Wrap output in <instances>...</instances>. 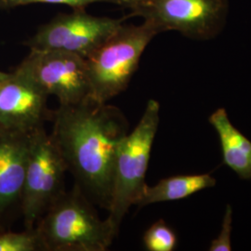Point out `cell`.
Masks as SVG:
<instances>
[{
    "label": "cell",
    "instance_id": "1",
    "mask_svg": "<svg viewBox=\"0 0 251 251\" xmlns=\"http://www.w3.org/2000/svg\"><path fill=\"white\" fill-rule=\"evenodd\" d=\"M51 137L67 170L100 206L108 210L112 196L117 148L127 134L119 109L88 98L63 105L51 114Z\"/></svg>",
    "mask_w": 251,
    "mask_h": 251
},
{
    "label": "cell",
    "instance_id": "2",
    "mask_svg": "<svg viewBox=\"0 0 251 251\" xmlns=\"http://www.w3.org/2000/svg\"><path fill=\"white\" fill-rule=\"evenodd\" d=\"M44 251H107L117 230L107 218L100 220L81 188L63 193L36 228Z\"/></svg>",
    "mask_w": 251,
    "mask_h": 251
},
{
    "label": "cell",
    "instance_id": "3",
    "mask_svg": "<svg viewBox=\"0 0 251 251\" xmlns=\"http://www.w3.org/2000/svg\"><path fill=\"white\" fill-rule=\"evenodd\" d=\"M158 34V28L148 21L139 25L123 23L85 59L90 80V98L106 103L125 91L139 68L146 47Z\"/></svg>",
    "mask_w": 251,
    "mask_h": 251
},
{
    "label": "cell",
    "instance_id": "4",
    "mask_svg": "<svg viewBox=\"0 0 251 251\" xmlns=\"http://www.w3.org/2000/svg\"><path fill=\"white\" fill-rule=\"evenodd\" d=\"M159 103L150 100L138 125L118 145L107 217L117 232L129 207L137 205L147 186L145 176L159 125Z\"/></svg>",
    "mask_w": 251,
    "mask_h": 251
},
{
    "label": "cell",
    "instance_id": "5",
    "mask_svg": "<svg viewBox=\"0 0 251 251\" xmlns=\"http://www.w3.org/2000/svg\"><path fill=\"white\" fill-rule=\"evenodd\" d=\"M130 16L148 21L162 32L177 31L195 40L215 38L224 29L228 0H132Z\"/></svg>",
    "mask_w": 251,
    "mask_h": 251
},
{
    "label": "cell",
    "instance_id": "6",
    "mask_svg": "<svg viewBox=\"0 0 251 251\" xmlns=\"http://www.w3.org/2000/svg\"><path fill=\"white\" fill-rule=\"evenodd\" d=\"M67 166L58 146L41 126L32 132L26 171L22 192L27 229L34 225L64 193Z\"/></svg>",
    "mask_w": 251,
    "mask_h": 251
},
{
    "label": "cell",
    "instance_id": "7",
    "mask_svg": "<svg viewBox=\"0 0 251 251\" xmlns=\"http://www.w3.org/2000/svg\"><path fill=\"white\" fill-rule=\"evenodd\" d=\"M124 19L99 17L85 9L60 13L38 27L25 45L30 50H60L87 58L112 36Z\"/></svg>",
    "mask_w": 251,
    "mask_h": 251
},
{
    "label": "cell",
    "instance_id": "8",
    "mask_svg": "<svg viewBox=\"0 0 251 251\" xmlns=\"http://www.w3.org/2000/svg\"><path fill=\"white\" fill-rule=\"evenodd\" d=\"M17 72L34 82L60 104H75L90 98V87L85 58L60 50H30Z\"/></svg>",
    "mask_w": 251,
    "mask_h": 251
},
{
    "label": "cell",
    "instance_id": "9",
    "mask_svg": "<svg viewBox=\"0 0 251 251\" xmlns=\"http://www.w3.org/2000/svg\"><path fill=\"white\" fill-rule=\"evenodd\" d=\"M49 96L34 82L15 71L0 84V127L32 132L49 117Z\"/></svg>",
    "mask_w": 251,
    "mask_h": 251
},
{
    "label": "cell",
    "instance_id": "10",
    "mask_svg": "<svg viewBox=\"0 0 251 251\" xmlns=\"http://www.w3.org/2000/svg\"><path fill=\"white\" fill-rule=\"evenodd\" d=\"M32 132L0 135V211L22 197Z\"/></svg>",
    "mask_w": 251,
    "mask_h": 251
},
{
    "label": "cell",
    "instance_id": "11",
    "mask_svg": "<svg viewBox=\"0 0 251 251\" xmlns=\"http://www.w3.org/2000/svg\"><path fill=\"white\" fill-rule=\"evenodd\" d=\"M219 137L224 164L242 179H251V142L231 123L225 108L208 118Z\"/></svg>",
    "mask_w": 251,
    "mask_h": 251
},
{
    "label": "cell",
    "instance_id": "12",
    "mask_svg": "<svg viewBox=\"0 0 251 251\" xmlns=\"http://www.w3.org/2000/svg\"><path fill=\"white\" fill-rule=\"evenodd\" d=\"M215 184V178L206 173L172 176L160 179L154 186L147 185L137 206L181 200Z\"/></svg>",
    "mask_w": 251,
    "mask_h": 251
},
{
    "label": "cell",
    "instance_id": "13",
    "mask_svg": "<svg viewBox=\"0 0 251 251\" xmlns=\"http://www.w3.org/2000/svg\"><path fill=\"white\" fill-rule=\"evenodd\" d=\"M144 245L148 251H173L178 245V236L164 220H158L144 233Z\"/></svg>",
    "mask_w": 251,
    "mask_h": 251
},
{
    "label": "cell",
    "instance_id": "14",
    "mask_svg": "<svg viewBox=\"0 0 251 251\" xmlns=\"http://www.w3.org/2000/svg\"><path fill=\"white\" fill-rule=\"evenodd\" d=\"M44 251L36 229L25 233H7L0 235V251Z\"/></svg>",
    "mask_w": 251,
    "mask_h": 251
},
{
    "label": "cell",
    "instance_id": "15",
    "mask_svg": "<svg viewBox=\"0 0 251 251\" xmlns=\"http://www.w3.org/2000/svg\"><path fill=\"white\" fill-rule=\"evenodd\" d=\"M132 0H0V10L15 9L30 4H60L66 5L73 9H85L94 3H109L128 9Z\"/></svg>",
    "mask_w": 251,
    "mask_h": 251
},
{
    "label": "cell",
    "instance_id": "16",
    "mask_svg": "<svg viewBox=\"0 0 251 251\" xmlns=\"http://www.w3.org/2000/svg\"><path fill=\"white\" fill-rule=\"evenodd\" d=\"M232 222H233V210L230 205L226 207L225 215L223 221L222 231L219 236L213 239L210 244V251H231V233H232Z\"/></svg>",
    "mask_w": 251,
    "mask_h": 251
},
{
    "label": "cell",
    "instance_id": "17",
    "mask_svg": "<svg viewBox=\"0 0 251 251\" xmlns=\"http://www.w3.org/2000/svg\"><path fill=\"white\" fill-rule=\"evenodd\" d=\"M10 75V74L8 73L1 72L0 71V84L3 82V81L6 80L8 77Z\"/></svg>",
    "mask_w": 251,
    "mask_h": 251
}]
</instances>
